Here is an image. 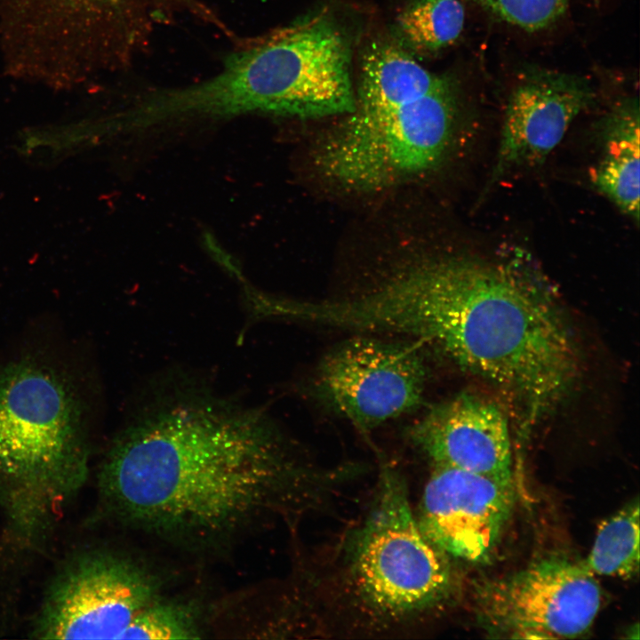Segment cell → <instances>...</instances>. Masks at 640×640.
<instances>
[{
	"label": "cell",
	"instance_id": "cell-8",
	"mask_svg": "<svg viewBox=\"0 0 640 640\" xmlns=\"http://www.w3.org/2000/svg\"><path fill=\"white\" fill-rule=\"evenodd\" d=\"M162 587L154 571L127 555H85L52 586L36 632L50 639H124L133 620L162 597Z\"/></svg>",
	"mask_w": 640,
	"mask_h": 640
},
{
	"label": "cell",
	"instance_id": "cell-14",
	"mask_svg": "<svg viewBox=\"0 0 640 640\" xmlns=\"http://www.w3.org/2000/svg\"><path fill=\"white\" fill-rule=\"evenodd\" d=\"M604 155L592 172L596 188L624 213L639 220V105L618 102L602 122Z\"/></svg>",
	"mask_w": 640,
	"mask_h": 640
},
{
	"label": "cell",
	"instance_id": "cell-9",
	"mask_svg": "<svg viewBox=\"0 0 640 640\" xmlns=\"http://www.w3.org/2000/svg\"><path fill=\"white\" fill-rule=\"evenodd\" d=\"M427 370L420 345L355 337L331 350L313 390L334 412L367 434L422 402Z\"/></svg>",
	"mask_w": 640,
	"mask_h": 640
},
{
	"label": "cell",
	"instance_id": "cell-10",
	"mask_svg": "<svg viewBox=\"0 0 640 640\" xmlns=\"http://www.w3.org/2000/svg\"><path fill=\"white\" fill-rule=\"evenodd\" d=\"M601 588L583 564L551 557L488 584L480 595L484 626L510 638H573L601 606Z\"/></svg>",
	"mask_w": 640,
	"mask_h": 640
},
{
	"label": "cell",
	"instance_id": "cell-13",
	"mask_svg": "<svg viewBox=\"0 0 640 640\" xmlns=\"http://www.w3.org/2000/svg\"><path fill=\"white\" fill-rule=\"evenodd\" d=\"M409 436L433 466L513 479L508 421L492 400L460 393L432 406Z\"/></svg>",
	"mask_w": 640,
	"mask_h": 640
},
{
	"label": "cell",
	"instance_id": "cell-7",
	"mask_svg": "<svg viewBox=\"0 0 640 640\" xmlns=\"http://www.w3.org/2000/svg\"><path fill=\"white\" fill-rule=\"evenodd\" d=\"M150 0H0L8 74L55 88L85 82L119 59L136 6Z\"/></svg>",
	"mask_w": 640,
	"mask_h": 640
},
{
	"label": "cell",
	"instance_id": "cell-17",
	"mask_svg": "<svg viewBox=\"0 0 640 640\" xmlns=\"http://www.w3.org/2000/svg\"><path fill=\"white\" fill-rule=\"evenodd\" d=\"M401 35L412 46L437 51L453 44L465 24L460 0H410L397 17Z\"/></svg>",
	"mask_w": 640,
	"mask_h": 640
},
{
	"label": "cell",
	"instance_id": "cell-3",
	"mask_svg": "<svg viewBox=\"0 0 640 640\" xmlns=\"http://www.w3.org/2000/svg\"><path fill=\"white\" fill-rule=\"evenodd\" d=\"M340 548L325 583L327 610L348 632L420 626L452 588L450 556L421 531L404 478L391 465L380 467L370 508Z\"/></svg>",
	"mask_w": 640,
	"mask_h": 640
},
{
	"label": "cell",
	"instance_id": "cell-6",
	"mask_svg": "<svg viewBox=\"0 0 640 640\" xmlns=\"http://www.w3.org/2000/svg\"><path fill=\"white\" fill-rule=\"evenodd\" d=\"M457 98L452 84L393 105L355 107L314 150L320 172L340 188L385 189L436 168L455 132Z\"/></svg>",
	"mask_w": 640,
	"mask_h": 640
},
{
	"label": "cell",
	"instance_id": "cell-16",
	"mask_svg": "<svg viewBox=\"0 0 640 640\" xmlns=\"http://www.w3.org/2000/svg\"><path fill=\"white\" fill-rule=\"evenodd\" d=\"M596 576L631 579L639 571V501L632 500L599 526L582 561Z\"/></svg>",
	"mask_w": 640,
	"mask_h": 640
},
{
	"label": "cell",
	"instance_id": "cell-15",
	"mask_svg": "<svg viewBox=\"0 0 640 640\" xmlns=\"http://www.w3.org/2000/svg\"><path fill=\"white\" fill-rule=\"evenodd\" d=\"M451 84L389 43H374L364 52L355 107L400 104L435 92Z\"/></svg>",
	"mask_w": 640,
	"mask_h": 640
},
{
	"label": "cell",
	"instance_id": "cell-2",
	"mask_svg": "<svg viewBox=\"0 0 640 640\" xmlns=\"http://www.w3.org/2000/svg\"><path fill=\"white\" fill-rule=\"evenodd\" d=\"M356 331L405 334L494 385L533 421L580 370L574 335L541 279L511 262L452 257L402 272L347 307Z\"/></svg>",
	"mask_w": 640,
	"mask_h": 640
},
{
	"label": "cell",
	"instance_id": "cell-12",
	"mask_svg": "<svg viewBox=\"0 0 640 640\" xmlns=\"http://www.w3.org/2000/svg\"><path fill=\"white\" fill-rule=\"evenodd\" d=\"M593 100L592 87L581 76L542 69L526 72L509 97L488 187L513 169L541 162Z\"/></svg>",
	"mask_w": 640,
	"mask_h": 640
},
{
	"label": "cell",
	"instance_id": "cell-4",
	"mask_svg": "<svg viewBox=\"0 0 640 640\" xmlns=\"http://www.w3.org/2000/svg\"><path fill=\"white\" fill-rule=\"evenodd\" d=\"M355 105L350 45L325 14L279 29L229 57L212 77L154 100L164 122L244 114L314 118L347 115Z\"/></svg>",
	"mask_w": 640,
	"mask_h": 640
},
{
	"label": "cell",
	"instance_id": "cell-1",
	"mask_svg": "<svg viewBox=\"0 0 640 640\" xmlns=\"http://www.w3.org/2000/svg\"><path fill=\"white\" fill-rule=\"evenodd\" d=\"M147 391L100 472L108 507L136 531L214 549L314 509L343 476L308 461L264 409L198 378L162 379Z\"/></svg>",
	"mask_w": 640,
	"mask_h": 640
},
{
	"label": "cell",
	"instance_id": "cell-11",
	"mask_svg": "<svg viewBox=\"0 0 640 640\" xmlns=\"http://www.w3.org/2000/svg\"><path fill=\"white\" fill-rule=\"evenodd\" d=\"M514 500L513 479L433 466L416 518L448 556L479 563L496 548Z\"/></svg>",
	"mask_w": 640,
	"mask_h": 640
},
{
	"label": "cell",
	"instance_id": "cell-18",
	"mask_svg": "<svg viewBox=\"0 0 640 640\" xmlns=\"http://www.w3.org/2000/svg\"><path fill=\"white\" fill-rule=\"evenodd\" d=\"M204 633L202 612L193 602L162 596L133 620L124 639H198Z\"/></svg>",
	"mask_w": 640,
	"mask_h": 640
},
{
	"label": "cell",
	"instance_id": "cell-5",
	"mask_svg": "<svg viewBox=\"0 0 640 640\" xmlns=\"http://www.w3.org/2000/svg\"><path fill=\"white\" fill-rule=\"evenodd\" d=\"M85 404L52 365L0 366V500L21 532L55 520L88 473Z\"/></svg>",
	"mask_w": 640,
	"mask_h": 640
},
{
	"label": "cell",
	"instance_id": "cell-19",
	"mask_svg": "<svg viewBox=\"0 0 640 640\" xmlns=\"http://www.w3.org/2000/svg\"><path fill=\"white\" fill-rule=\"evenodd\" d=\"M503 21L526 31L556 21L573 0H474Z\"/></svg>",
	"mask_w": 640,
	"mask_h": 640
}]
</instances>
